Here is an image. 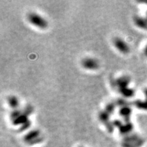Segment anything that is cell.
<instances>
[{"label":"cell","instance_id":"obj_3","mask_svg":"<svg viewBox=\"0 0 147 147\" xmlns=\"http://www.w3.org/2000/svg\"><path fill=\"white\" fill-rule=\"evenodd\" d=\"M114 46H115L116 49L118 50L119 52H121L123 54H127L129 52V47L127 44L122 40L121 38H116L114 40Z\"/></svg>","mask_w":147,"mask_h":147},{"label":"cell","instance_id":"obj_9","mask_svg":"<svg viewBox=\"0 0 147 147\" xmlns=\"http://www.w3.org/2000/svg\"><path fill=\"white\" fill-rule=\"evenodd\" d=\"M146 18H147V12H146Z\"/></svg>","mask_w":147,"mask_h":147},{"label":"cell","instance_id":"obj_5","mask_svg":"<svg viewBox=\"0 0 147 147\" xmlns=\"http://www.w3.org/2000/svg\"><path fill=\"white\" fill-rule=\"evenodd\" d=\"M8 104L10 107L12 108H16L18 106V100L17 97L14 96H11L8 99Z\"/></svg>","mask_w":147,"mask_h":147},{"label":"cell","instance_id":"obj_8","mask_svg":"<svg viewBox=\"0 0 147 147\" xmlns=\"http://www.w3.org/2000/svg\"><path fill=\"white\" fill-rule=\"evenodd\" d=\"M144 93H145V95H146V98H147V89H146V90H145Z\"/></svg>","mask_w":147,"mask_h":147},{"label":"cell","instance_id":"obj_6","mask_svg":"<svg viewBox=\"0 0 147 147\" xmlns=\"http://www.w3.org/2000/svg\"><path fill=\"white\" fill-rule=\"evenodd\" d=\"M136 106L141 110H147V100L138 101L136 103Z\"/></svg>","mask_w":147,"mask_h":147},{"label":"cell","instance_id":"obj_7","mask_svg":"<svg viewBox=\"0 0 147 147\" xmlns=\"http://www.w3.org/2000/svg\"><path fill=\"white\" fill-rule=\"evenodd\" d=\"M144 54L147 57V45H146V48H145V49H144Z\"/></svg>","mask_w":147,"mask_h":147},{"label":"cell","instance_id":"obj_1","mask_svg":"<svg viewBox=\"0 0 147 147\" xmlns=\"http://www.w3.org/2000/svg\"><path fill=\"white\" fill-rule=\"evenodd\" d=\"M27 19L32 25L39 29H44L48 27V22L47 20L36 12L29 13L27 16Z\"/></svg>","mask_w":147,"mask_h":147},{"label":"cell","instance_id":"obj_4","mask_svg":"<svg viewBox=\"0 0 147 147\" xmlns=\"http://www.w3.org/2000/svg\"><path fill=\"white\" fill-rule=\"evenodd\" d=\"M135 24L140 28L147 30V18L136 16L134 18Z\"/></svg>","mask_w":147,"mask_h":147},{"label":"cell","instance_id":"obj_2","mask_svg":"<svg viewBox=\"0 0 147 147\" xmlns=\"http://www.w3.org/2000/svg\"><path fill=\"white\" fill-rule=\"evenodd\" d=\"M82 65L88 70H95L99 67V62L94 58L87 57L82 60Z\"/></svg>","mask_w":147,"mask_h":147}]
</instances>
